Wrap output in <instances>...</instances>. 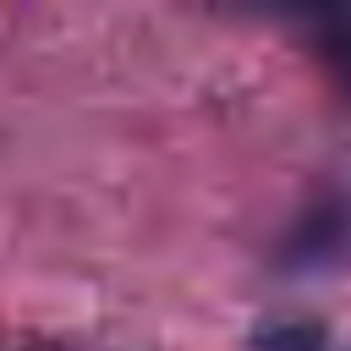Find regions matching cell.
Listing matches in <instances>:
<instances>
[{
	"label": "cell",
	"mask_w": 351,
	"mask_h": 351,
	"mask_svg": "<svg viewBox=\"0 0 351 351\" xmlns=\"http://www.w3.org/2000/svg\"><path fill=\"white\" fill-rule=\"evenodd\" d=\"M302 16H307V33L324 66L351 88V0H313Z\"/></svg>",
	"instance_id": "1"
},
{
	"label": "cell",
	"mask_w": 351,
	"mask_h": 351,
	"mask_svg": "<svg viewBox=\"0 0 351 351\" xmlns=\"http://www.w3.org/2000/svg\"><path fill=\"white\" fill-rule=\"evenodd\" d=\"M258 351H351V346L318 324H274L258 335Z\"/></svg>",
	"instance_id": "2"
},
{
	"label": "cell",
	"mask_w": 351,
	"mask_h": 351,
	"mask_svg": "<svg viewBox=\"0 0 351 351\" xmlns=\"http://www.w3.org/2000/svg\"><path fill=\"white\" fill-rule=\"evenodd\" d=\"M214 5H241V11H307L313 0H214Z\"/></svg>",
	"instance_id": "3"
}]
</instances>
